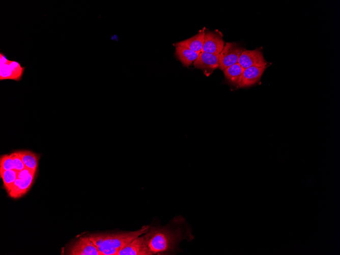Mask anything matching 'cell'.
<instances>
[{
	"instance_id": "17",
	"label": "cell",
	"mask_w": 340,
	"mask_h": 255,
	"mask_svg": "<svg viewBox=\"0 0 340 255\" xmlns=\"http://www.w3.org/2000/svg\"><path fill=\"white\" fill-rule=\"evenodd\" d=\"M13 169L14 165L11 153L2 155L0 159V172Z\"/></svg>"
},
{
	"instance_id": "11",
	"label": "cell",
	"mask_w": 340,
	"mask_h": 255,
	"mask_svg": "<svg viewBox=\"0 0 340 255\" xmlns=\"http://www.w3.org/2000/svg\"><path fill=\"white\" fill-rule=\"evenodd\" d=\"M36 173V172H32L24 179L17 178L8 192L9 196L13 199H17L24 195L31 188Z\"/></svg>"
},
{
	"instance_id": "3",
	"label": "cell",
	"mask_w": 340,
	"mask_h": 255,
	"mask_svg": "<svg viewBox=\"0 0 340 255\" xmlns=\"http://www.w3.org/2000/svg\"><path fill=\"white\" fill-rule=\"evenodd\" d=\"M0 67L1 80L11 79L19 81L25 68L17 61L9 60L2 52H0Z\"/></svg>"
},
{
	"instance_id": "8",
	"label": "cell",
	"mask_w": 340,
	"mask_h": 255,
	"mask_svg": "<svg viewBox=\"0 0 340 255\" xmlns=\"http://www.w3.org/2000/svg\"><path fill=\"white\" fill-rule=\"evenodd\" d=\"M267 66H251L244 69L242 77L237 86L239 88L249 87L258 82Z\"/></svg>"
},
{
	"instance_id": "10",
	"label": "cell",
	"mask_w": 340,
	"mask_h": 255,
	"mask_svg": "<svg viewBox=\"0 0 340 255\" xmlns=\"http://www.w3.org/2000/svg\"><path fill=\"white\" fill-rule=\"evenodd\" d=\"M118 255H151V253L146 245L144 236H140L121 249Z\"/></svg>"
},
{
	"instance_id": "5",
	"label": "cell",
	"mask_w": 340,
	"mask_h": 255,
	"mask_svg": "<svg viewBox=\"0 0 340 255\" xmlns=\"http://www.w3.org/2000/svg\"><path fill=\"white\" fill-rule=\"evenodd\" d=\"M219 56L218 54L201 51L193 62V65L195 68L202 70L204 74L208 76L219 67Z\"/></svg>"
},
{
	"instance_id": "4",
	"label": "cell",
	"mask_w": 340,
	"mask_h": 255,
	"mask_svg": "<svg viewBox=\"0 0 340 255\" xmlns=\"http://www.w3.org/2000/svg\"><path fill=\"white\" fill-rule=\"evenodd\" d=\"M243 50L236 43H226L219 54V68L223 71L228 67L238 63L239 58Z\"/></svg>"
},
{
	"instance_id": "7",
	"label": "cell",
	"mask_w": 340,
	"mask_h": 255,
	"mask_svg": "<svg viewBox=\"0 0 340 255\" xmlns=\"http://www.w3.org/2000/svg\"><path fill=\"white\" fill-rule=\"evenodd\" d=\"M238 63L245 69L251 66H267V62L260 49L243 50L240 54Z\"/></svg>"
},
{
	"instance_id": "19",
	"label": "cell",
	"mask_w": 340,
	"mask_h": 255,
	"mask_svg": "<svg viewBox=\"0 0 340 255\" xmlns=\"http://www.w3.org/2000/svg\"><path fill=\"white\" fill-rule=\"evenodd\" d=\"M33 171L30 169L25 168L22 170L18 172V178L19 179H24L26 178Z\"/></svg>"
},
{
	"instance_id": "14",
	"label": "cell",
	"mask_w": 340,
	"mask_h": 255,
	"mask_svg": "<svg viewBox=\"0 0 340 255\" xmlns=\"http://www.w3.org/2000/svg\"><path fill=\"white\" fill-rule=\"evenodd\" d=\"M26 168L36 172L38 168L39 156L32 151L22 150L17 151Z\"/></svg>"
},
{
	"instance_id": "2",
	"label": "cell",
	"mask_w": 340,
	"mask_h": 255,
	"mask_svg": "<svg viewBox=\"0 0 340 255\" xmlns=\"http://www.w3.org/2000/svg\"><path fill=\"white\" fill-rule=\"evenodd\" d=\"M149 226L144 225L135 231L111 233H94L88 236L101 255H118L119 251L134 239L145 234Z\"/></svg>"
},
{
	"instance_id": "13",
	"label": "cell",
	"mask_w": 340,
	"mask_h": 255,
	"mask_svg": "<svg viewBox=\"0 0 340 255\" xmlns=\"http://www.w3.org/2000/svg\"><path fill=\"white\" fill-rule=\"evenodd\" d=\"M199 54V52L192 51L186 47L176 46L175 55L185 67H188L194 62Z\"/></svg>"
},
{
	"instance_id": "18",
	"label": "cell",
	"mask_w": 340,
	"mask_h": 255,
	"mask_svg": "<svg viewBox=\"0 0 340 255\" xmlns=\"http://www.w3.org/2000/svg\"><path fill=\"white\" fill-rule=\"evenodd\" d=\"M11 154L13 158L14 169L19 172L25 168V166L17 151L13 152Z\"/></svg>"
},
{
	"instance_id": "12",
	"label": "cell",
	"mask_w": 340,
	"mask_h": 255,
	"mask_svg": "<svg viewBox=\"0 0 340 255\" xmlns=\"http://www.w3.org/2000/svg\"><path fill=\"white\" fill-rule=\"evenodd\" d=\"M205 33L202 30L195 35L186 40L177 42L176 46L186 47L192 51L200 53L202 51Z\"/></svg>"
},
{
	"instance_id": "9",
	"label": "cell",
	"mask_w": 340,
	"mask_h": 255,
	"mask_svg": "<svg viewBox=\"0 0 340 255\" xmlns=\"http://www.w3.org/2000/svg\"><path fill=\"white\" fill-rule=\"evenodd\" d=\"M224 46V43L220 34L215 32H208L205 35L202 51L219 54Z\"/></svg>"
},
{
	"instance_id": "1",
	"label": "cell",
	"mask_w": 340,
	"mask_h": 255,
	"mask_svg": "<svg viewBox=\"0 0 340 255\" xmlns=\"http://www.w3.org/2000/svg\"><path fill=\"white\" fill-rule=\"evenodd\" d=\"M172 223L164 226H149L144 236L151 255L173 254L178 250L181 241L193 239L191 229L184 225L183 217H176Z\"/></svg>"
},
{
	"instance_id": "15",
	"label": "cell",
	"mask_w": 340,
	"mask_h": 255,
	"mask_svg": "<svg viewBox=\"0 0 340 255\" xmlns=\"http://www.w3.org/2000/svg\"><path fill=\"white\" fill-rule=\"evenodd\" d=\"M243 70L244 69L238 63H237L228 67L223 72L229 82L238 85L242 77Z\"/></svg>"
},
{
	"instance_id": "6",
	"label": "cell",
	"mask_w": 340,
	"mask_h": 255,
	"mask_svg": "<svg viewBox=\"0 0 340 255\" xmlns=\"http://www.w3.org/2000/svg\"><path fill=\"white\" fill-rule=\"evenodd\" d=\"M70 255H101L98 249L88 237L79 238L69 247Z\"/></svg>"
},
{
	"instance_id": "16",
	"label": "cell",
	"mask_w": 340,
	"mask_h": 255,
	"mask_svg": "<svg viewBox=\"0 0 340 255\" xmlns=\"http://www.w3.org/2000/svg\"><path fill=\"white\" fill-rule=\"evenodd\" d=\"M0 176L4 188L8 192L15 180L18 178V172L14 169L0 172Z\"/></svg>"
}]
</instances>
